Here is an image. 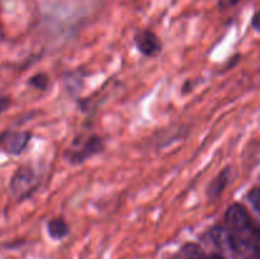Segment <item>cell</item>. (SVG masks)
Returning <instances> with one entry per match:
<instances>
[{"instance_id": "12", "label": "cell", "mask_w": 260, "mask_h": 259, "mask_svg": "<svg viewBox=\"0 0 260 259\" xmlns=\"http://www.w3.org/2000/svg\"><path fill=\"white\" fill-rule=\"evenodd\" d=\"M207 259H225L222 255H220V254H212V255L207 256Z\"/></svg>"}, {"instance_id": "1", "label": "cell", "mask_w": 260, "mask_h": 259, "mask_svg": "<svg viewBox=\"0 0 260 259\" xmlns=\"http://www.w3.org/2000/svg\"><path fill=\"white\" fill-rule=\"evenodd\" d=\"M40 184L37 174L30 167H20L10 179V190L19 201L25 200L37 189Z\"/></svg>"}, {"instance_id": "2", "label": "cell", "mask_w": 260, "mask_h": 259, "mask_svg": "<svg viewBox=\"0 0 260 259\" xmlns=\"http://www.w3.org/2000/svg\"><path fill=\"white\" fill-rule=\"evenodd\" d=\"M103 140L99 136H90L84 144H81L78 149L70 150L69 149V161L71 164H81L90 159L91 156L96 155L103 150Z\"/></svg>"}, {"instance_id": "5", "label": "cell", "mask_w": 260, "mask_h": 259, "mask_svg": "<svg viewBox=\"0 0 260 259\" xmlns=\"http://www.w3.org/2000/svg\"><path fill=\"white\" fill-rule=\"evenodd\" d=\"M226 226L230 231H239L251 223V218L248 211L240 203H234L228 208L225 213Z\"/></svg>"}, {"instance_id": "9", "label": "cell", "mask_w": 260, "mask_h": 259, "mask_svg": "<svg viewBox=\"0 0 260 259\" xmlns=\"http://www.w3.org/2000/svg\"><path fill=\"white\" fill-rule=\"evenodd\" d=\"M248 200L256 212L260 213V188L255 187L248 193Z\"/></svg>"}, {"instance_id": "4", "label": "cell", "mask_w": 260, "mask_h": 259, "mask_svg": "<svg viewBox=\"0 0 260 259\" xmlns=\"http://www.w3.org/2000/svg\"><path fill=\"white\" fill-rule=\"evenodd\" d=\"M135 45L137 50L147 57H155L161 52V41L150 29H142L135 36Z\"/></svg>"}, {"instance_id": "6", "label": "cell", "mask_w": 260, "mask_h": 259, "mask_svg": "<svg viewBox=\"0 0 260 259\" xmlns=\"http://www.w3.org/2000/svg\"><path fill=\"white\" fill-rule=\"evenodd\" d=\"M229 179H230V170L225 169L210 183L207 188V196L210 200H216L221 196V193L223 192V189L228 185Z\"/></svg>"}, {"instance_id": "15", "label": "cell", "mask_w": 260, "mask_h": 259, "mask_svg": "<svg viewBox=\"0 0 260 259\" xmlns=\"http://www.w3.org/2000/svg\"><path fill=\"white\" fill-rule=\"evenodd\" d=\"M2 40H3V30L2 28H0V42H2Z\"/></svg>"}, {"instance_id": "13", "label": "cell", "mask_w": 260, "mask_h": 259, "mask_svg": "<svg viewBox=\"0 0 260 259\" xmlns=\"http://www.w3.org/2000/svg\"><path fill=\"white\" fill-rule=\"evenodd\" d=\"M236 3H239V0H229L228 5H235Z\"/></svg>"}, {"instance_id": "14", "label": "cell", "mask_w": 260, "mask_h": 259, "mask_svg": "<svg viewBox=\"0 0 260 259\" xmlns=\"http://www.w3.org/2000/svg\"><path fill=\"white\" fill-rule=\"evenodd\" d=\"M246 259H260V256L259 255H250V256H248Z\"/></svg>"}, {"instance_id": "10", "label": "cell", "mask_w": 260, "mask_h": 259, "mask_svg": "<svg viewBox=\"0 0 260 259\" xmlns=\"http://www.w3.org/2000/svg\"><path fill=\"white\" fill-rule=\"evenodd\" d=\"M10 104V99L8 96H0V114L4 111H7V108Z\"/></svg>"}, {"instance_id": "7", "label": "cell", "mask_w": 260, "mask_h": 259, "mask_svg": "<svg viewBox=\"0 0 260 259\" xmlns=\"http://www.w3.org/2000/svg\"><path fill=\"white\" fill-rule=\"evenodd\" d=\"M47 230L48 235L52 239H56V240H60V239L66 238L69 235V225L61 217L52 218V220L48 221Z\"/></svg>"}, {"instance_id": "3", "label": "cell", "mask_w": 260, "mask_h": 259, "mask_svg": "<svg viewBox=\"0 0 260 259\" xmlns=\"http://www.w3.org/2000/svg\"><path fill=\"white\" fill-rule=\"evenodd\" d=\"M32 134L28 131H7L0 137L3 149L12 155H19L29 144Z\"/></svg>"}, {"instance_id": "8", "label": "cell", "mask_w": 260, "mask_h": 259, "mask_svg": "<svg viewBox=\"0 0 260 259\" xmlns=\"http://www.w3.org/2000/svg\"><path fill=\"white\" fill-rule=\"evenodd\" d=\"M29 85L35 86L36 89H41V90H45L48 86V83H50V79L46 74H36L32 78L29 79Z\"/></svg>"}, {"instance_id": "11", "label": "cell", "mask_w": 260, "mask_h": 259, "mask_svg": "<svg viewBox=\"0 0 260 259\" xmlns=\"http://www.w3.org/2000/svg\"><path fill=\"white\" fill-rule=\"evenodd\" d=\"M251 23H253V27L255 28L256 30H260V10H258V12L254 14Z\"/></svg>"}]
</instances>
